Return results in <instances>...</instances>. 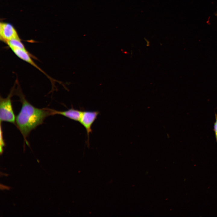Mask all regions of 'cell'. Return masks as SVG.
I'll use <instances>...</instances> for the list:
<instances>
[{
  "instance_id": "5b68a950",
  "label": "cell",
  "mask_w": 217,
  "mask_h": 217,
  "mask_svg": "<svg viewBox=\"0 0 217 217\" xmlns=\"http://www.w3.org/2000/svg\"><path fill=\"white\" fill-rule=\"evenodd\" d=\"M14 54L18 58L23 60L27 62L38 69L42 73H43L51 80L53 82L54 80L48 76L44 71L41 70L33 61L30 57V55L27 50H23L20 49H11Z\"/></svg>"
},
{
  "instance_id": "3957f363",
  "label": "cell",
  "mask_w": 217,
  "mask_h": 217,
  "mask_svg": "<svg viewBox=\"0 0 217 217\" xmlns=\"http://www.w3.org/2000/svg\"><path fill=\"white\" fill-rule=\"evenodd\" d=\"M99 114L98 111H82L79 122L86 130L87 142L89 141V135L92 132V125Z\"/></svg>"
},
{
  "instance_id": "8992f818",
  "label": "cell",
  "mask_w": 217,
  "mask_h": 217,
  "mask_svg": "<svg viewBox=\"0 0 217 217\" xmlns=\"http://www.w3.org/2000/svg\"><path fill=\"white\" fill-rule=\"evenodd\" d=\"M82 111L74 108L73 107L66 111H60L53 110V115H62L74 121H79Z\"/></svg>"
},
{
  "instance_id": "9c48e42d",
  "label": "cell",
  "mask_w": 217,
  "mask_h": 217,
  "mask_svg": "<svg viewBox=\"0 0 217 217\" xmlns=\"http://www.w3.org/2000/svg\"><path fill=\"white\" fill-rule=\"evenodd\" d=\"M213 130L215 133L216 142L217 143V114H215V121L214 123Z\"/></svg>"
},
{
  "instance_id": "52a82bcc",
  "label": "cell",
  "mask_w": 217,
  "mask_h": 217,
  "mask_svg": "<svg viewBox=\"0 0 217 217\" xmlns=\"http://www.w3.org/2000/svg\"><path fill=\"white\" fill-rule=\"evenodd\" d=\"M6 43L11 49H20L26 50L24 45L21 42L20 39H11L7 42Z\"/></svg>"
},
{
  "instance_id": "7a4b0ae2",
  "label": "cell",
  "mask_w": 217,
  "mask_h": 217,
  "mask_svg": "<svg viewBox=\"0 0 217 217\" xmlns=\"http://www.w3.org/2000/svg\"><path fill=\"white\" fill-rule=\"evenodd\" d=\"M12 91L5 98L0 97V120L13 124L15 123L16 118L13 111L11 97Z\"/></svg>"
},
{
  "instance_id": "277c9868",
  "label": "cell",
  "mask_w": 217,
  "mask_h": 217,
  "mask_svg": "<svg viewBox=\"0 0 217 217\" xmlns=\"http://www.w3.org/2000/svg\"><path fill=\"white\" fill-rule=\"evenodd\" d=\"M14 39H20L18 33L11 24L4 22L0 23V39L6 43L8 41Z\"/></svg>"
},
{
  "instance_id": "ba28073f",
  "label": "cell",
  "mask_w": 217,
  "mask_h": 217,
  "mask_svg": "<svg viewBox=\"0 0 217 217\" xmlns=\"http://www.w3.org/2000/svg\"><path fill=\"white\" fill-rule=\"evenodd\" d=\"M2 131L1 129V131H0V153L2 154L3 152V147L5 146V143L4 142V140L3 138V135H2Z\"/></svg>"
},
{
  "instance_id": "6da1fadb",
  "label": "cell",
  "mask_w": 217,
  "mask_h": 217,
  "mask_svg": "<svg viewBox=\"0 0 217 217\" xmlns=\"http://www.w3.org/2000/svg\"><path fill=\"white\" fill-rule=\"evenodd\" d=\"M20 94L22 108L15 121L27 144V138L30 132L42 123L46 117L53 115V109L36 108L28 102L22 94Z\"/></svg>"
}]
</instances>
